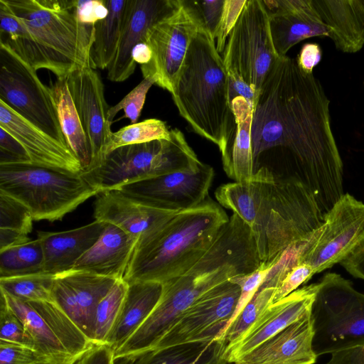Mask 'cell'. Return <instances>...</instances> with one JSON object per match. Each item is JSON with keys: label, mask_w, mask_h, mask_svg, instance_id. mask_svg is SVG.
<instances>
[{"label": "cell", "mask_w": 364, "mask_h": 364, "mask_svg": "<svg viewBox=\"0 0 364 364\" xmlns=\"http://www.w3.org/2000/svg\"><path fill=\"white\" fill-rule=\"evenodd\" d=\"M181 4V0H130L117 51L107 68V78L110 81L123 82L134 73L136 65L132 55L134 48L146 42L148 30Z\"/></svg>", "instance_id": "obj_19"}, {"label": "cell", "mask_w": 364, "mask_h": 364, "mask_svg": "<svg viewBox=\"0 0 364 364\" xmlns=\"http://www.w3.org/2000/svg\"><path fill=\"white\" fill-rule=\"evenodd\" d=\"M255 215L250 227L261 262L269 263L292 243L323 223V215L300 183L254 173Z\"/></svg>", "instance_id": "obj_4"}, {"label": "cell", "mask_w": 364, "mask_h": 364, "mask_svg": "<svg viewBox=\"0 0 364 364\" xmlns=\"http://www.w3.org/2000/svg\"><path fill=\"white\" fill-rule=\"evenodd\" d=\"M340 264L353 277L364 280V243Z\"/></svg>", "instance_id": "obj_52"}, {"label": "cell", "mask_w": 364, "mask_h": 364, "mask_svg": "<svg viewBox=\"0 0 364 364\" xmlns=\"http://www.w3.org/2000/svg\"><path fill=\"white\" fill-rule=\"evenodd\" d=\"M49 87L67 143L85 171L90 165L91 154L80 117L68 87L67 79L57 80Z\"/></svg>", "instance_id": "obj_31"}, {"label": "cell", "mask_w": 364, "mask_h": 364, "mask_svg": "<svg viewBox=\"0 0 364 364\" xmlns=\"http://www.w3.org/2000/svg\"><path fill=\"white\" fill-rule=\"evenodd\" d=\"M229 93L231 101L234 97L240 96L254 104L257 98V95L249 85L242 81L230 78Z\"/></svg>", "instance_id": "obj_53"}, {"label": "cell", "mask_w": 364, "mask_h": 364, "mask_svg": "<svg viewBox=\"0 0 364 364\" xmlns=\"http://www.w3.org/2000/svg\"><path fill=\"white\" fill-rule=\"evenodd\" d=\"M0 364H42L37 353L27 347L0 341Z\"/></svg>", "instance_id": "obj_46"}, {"label": "cell", "mask_w": 364, "mask_h": 364, "mask_svg": "<svg viewBox=\"0 0 364 364\" xmlns=\"http://www.w3.org/2000/svg\"><path fill=\"white\" fill-rule=\"evenodd\" d=\"M171 95L193 130L223 154L236 127L229 77L215 41L203 28L189 46Z\"/></svg>", "instance_id": "obj_3"}, {"label": "cell", "mask_w": 364, "mask_h": 364, "mask_svg": "<svg viewBox=\"0 0 364 364\" xmlns=\"http://www.w3.org/2000/svg\"><path fill=\"white\" fill-rule=\"evenodd\" d=\"M33 216L21 203L0 191V228L28 235L33 228Z\"/></svg>", "instance_id": "obj_39"}, {"label": "cell", "mask_w": 364, "mask_h": 364, "mask_svg": "<svg viewBox=\"0 0 364 364\" xmlns=\"http://www.w3.org/2000/svg\"><path fill=\"white\" fill-rule=\"evenodd\" d=\"M26 27L57 80L90 67L95 27L78 20L75 0H2Z\"/></svg>", "instance_id": "obj_5"}, {"label": "cell", "mask_w": 364, "mask_h": 364, "mask_svg": "<svg viewBox=\"0 0 364 364\" xmlns=\"http://www.w3.org/2000/svg\"><path fill=\"white\" fill-rule=\"evenodd\" d=\"M277 258V257L269 263L261 262L259 268L251 273L238 275L230 279L231 281L240 287V295L231 318L220 333L237 318L246 305L251 301L262 286L269 271L275 264Z\"/></svg>", "instance_id": "obj_40"}, {"label": "cell", "mask_w": 364, "mask_h": 364, "mask_svg": "<svg viewBox=\"0 0 364 364\" xmlns=\"http://www.w3.org/2000/svg\"><path fill=\"white\" fill-rule=\"evenodd\" d=\"M275 288L259 287L237 318L214 340L228 347L244 334L266 309L274 303Z\"/></svg>", "instance_id": "obj_37"}, {"label": "cell", "mask_w": 364, "mask_h": 364, "mask_svg": "<svg viewBox=\"0 0 364 364\" xmlns=\"http://www.w3.org/2000/svg\"><path fill=\"white\" fill-rule=\"evenodd\" d=\"M155 84L150 77H144L132 90H131L117 105L109 107L108 117L112 122L114 117L120 111L124 112V117L129 119L131 124L136 123L143 109L146 95L151 87Z\"/></svg>", "instance_id": "obj_42"}, {"label": "cell", "mask_w": 364, "mask_h": 364, "mask_svg": "<svg viewBox=\"0 0 364 364\" xmlns=\"http://www.w3.org/2000/svg\"><path fill=\"white\" fill-rule=\"evenodd\" d=\"M202 28L188 1L158 21L147 31L146 42L152 51L151 60L141 65L143 77L172 93L189 46Z\"/></svg>", "instance_id": "obj_12"}, {"label": "cell", "mask_w": 364, "mask_h": 364, "mask_svg": "<svg viewBox=\"0 0 364 364\" xmlns=\"http://www.w3.org/2000/svg\"><path fill=\"white\" fill-rule=\"evenodd\" d=\"M74 364H115L114 350L108 344L96 345Z\"/></svg>", "instance_id": "obj_50"}, {"label": "cell", "mask_w": 364, "mask_h": 364, "mask_svg": "<svg viewBox=\"0 0 364 364\" xmlns=\"http://www.w3.org/2000/svg\"><path fill=\"white\" fill-rule=\"evenodd\" d=\"M311 312V311H310ZM310 313L267 339L235 364H314Z\"/></svg>", "instance_id": "obj_21"}, {"label": "cell", "mask_w": 364, "mask_h": 364, "mask_svg": "<svg viewBox=\"0 0 364 364\" xmlns=\"http://www.w3.org/2000/svg\"><path fill=\"white\" fill-rule=\"evenodd\" d=\"M43 250L38 238L0 250V278L43 272Z\"/></svg>", "instance_id": "obj_35"}, {"label": "cell", "mask_w": 364, "mask_h": 364, "mask_svg": "<svg viewBox=\"0 0 364 364\" xmlns=\"http://www.w3.org/2000/svg\"><path fill=\"white\" fill-rule=\"evenodd\" d=\"M0 100L41 130L69 147L49 86L29 63L0 42ZM70 148V147H69Z\"/></svg>", "instance_id": "obj_11"}, {"label": "cell", "mask_w": 364, "mask_h": 364, "mask_svg": "<svg viewBox=\"0 0 364 364\" xmlns=\"http://www.w3.org/2000/svg\"><path fill=\"white\" fill-rule=\"evenodd\" d=\"M235 130L228 147L222 154L226 175L235 182H249L254 175L251 149V125L254 104L244 97L232 99Z\"/></svg>", "instance_id": "obj_26"}, {"label": "cell", "mask_w": 364, "mask_h": 364, "mask_svg": "<svg viewBox=\"0 0 364 364\" xmlns=\"http://www.w3.org/2000/svg\"><path fill=\"white\" fill-rule=\"evenodd\" d=\"M315 274L313 268L304 263L294 267L279 283L275 289L274 302L287 296L301 284L307 282Z\"/></svg>", "instance_id": "obj_45"}, {"label": "cell", "mask_w": 364, "mask_h": 364, "mask_svg": "<svg viewBox=\"0 0 364 364\" xmlns=\"http://www.w3.org/2000/svg\"><path fill=\"white\" fill-rule=\"evenodd\" d=\"M336 48L347 53L364 46V0H312Z\"/></svg>", "instance_id": "obj_25"}, {"label": "cell", "mask_w": 364, "mask_h": 364, "mask_svg": "<svg viewBox=\"0 0 364 364\" xmlns=\"http://www.w3.org/2000/svg\"><path fill=\"white\" fill-rule=\"evenodd\" d=\"M230 274L213 259L202 257L183 274L161 284L160 298L146 320L114 351L115 362L134 361L149 353L174 321L203 294Z\"/></svg>", "instance_id": "obj_8"}, {"label": "cell", "mask_w": 364, "mask_h": 364, "mask_svg": "<svg viewBox=\"0 0 364 364\" xmlns=\"http://www.w3.org/2000/svg\"><path fill=\"white\" fill-rule=\"evenodd\" d=\"M326 364H364V346L334 352Z\"/></svg>", "instance_id": "obj_51"}, {"label": "cell", "mask_w": 364, "mask_h": 364, "mask_svg": "<svg viewBox=\"0 0 364 364\" xmlns=\"http://www.w3.org/2000/svg\"><path fill=\"white\" fill-rule=\"evenodd\" d=\"M0 191L24 205L34 220L50 222L98 194L82 173L32 163L0 164Z\"/></svg>", "instance_id": "obj_6"}, {"label": "cell", "mask_w": 364, "mask_h": 364, "mask_svg": "<svg viewBox=\"0 0 364 364\" xmlns=\"http://www.w3.org/2000/svg\"><path fill=\"white\" fill-rule=\"evenodd\" d=\"M247 0H225L223 14L216 33V49L224 51L230 33L234 28Z\"/></svg>", "instance_id": "obj_44"}, {"label": "cell", "mask_w": 364, "mask_h": 364, "mask_svg": "<svg viewBox=\"0 0 364 364\" xmlns=\"http://www.w3.org/2000/svg\"><path fill=\"white\" fill-rule=\"evenodd\" d=\"M269 12L272 43L279 56L300 41L316 36L328 37V29L312 0H262Z\"/></svg>", "instance_id": "obj_18"}, {"label": "cell", "mask_w": 364, "mask_h": 364, "mask_svg": "<svg viewBox=\"0 0 364 364\" xmlns=\"http://www.w3.org/2000/svg\"><path fill=\"white\" fill-rule=\"evenodd\" d=\"M55 275L67 285L77 301L84 319L85 334L91 339L97 306L117 279L75 269Z\"/></svg>", "instance_id": "obj_30"}, {"label": "cell", "mask_w": 364, "mask_h": 364, "mask_svg": "<svg viewBox=\"0 0 364 364\" xmlns=\"http://www.w3.org/2000/svg\"><path fill=\"white\" fill-rule=\"evenodd\" d=\"M310 316L317 357L364 346V294L340 274L328 272L318 282Z\"/></svg>", "instance_id": "obj_9"}, {"label": "cell", "mask_w": 364, "mask_h": 364, "mask_svg": "<svg viewBox=\"0 0 364 364\" xmlns=\"http://www.w3.org/2000/svg\"><path fill=\"white\" fill-rule=\"evenodd\" d=\"M134 61L141 65L148 64L152 58V51L146 42L137 44L132 50Z\"/></svg>", "instance_id": "obj_55"}, {"label": "cell", "mask_w": 364, "mask_h": 364, "mask_svg": "<svg viewBox=\"0 0 364 364\" xmlns=\"http://www.w3.org/2000/svg\"><path fill=\"white\" fill-rule=\"evenodd\" d=\"M97 196L95 219L114 225L137 240L177 213L149 206L118 189Z\"/></svg>", "instance_id": "obj_22"}, {"label": "cell", "mask_w": 364, "mask_h": 364, "mask_svg": "<svg viewBox=\"0 0 364 364\" xmlns=\"http://www.w3.org/2000/svg\"><path fill=\"white\" fill-rule=\"evenodd\" d=\"M128 284L122 314L107 343L114 351L146 320L161 294L162 285L158 282H134Z\"/></svg>", "instance_id": "obj_27"}, {"label": "cell", "mask_w": 364, "mask_h": 364, "mask_svg": "<svg viewBox=\"0 0 364 364\" xmlns=\"http://www.w3.org/2000/svg\"><path fill=\"white\" fill-rule=\"evenodd\" d=\"M0 127L13 136L36 165L82 173L81 164L72 150L20 116L0 100Z\"/></svg>", "instance_id": "obj_20"}, {"label": "cell", "mask_w": 364, "mask_h": 364, "mask_svg": "<svg viewBox=\"0 0 364 364\" xmlns=\"http://www.w3.org/2000/svg\"><path fill=\"white\" fill-rule=\"evenodd\" d=\"M224 344L217 341L188 343L146 353L130 364H230Z\"/></svg>", "instance_id": "obj_33"}, {"label": "cell", "mask_w": 364, "mask_h": 364, "mask_svg": "<svg viewBox=\"0 0 364 364\" xmlns=\"http://www.w3.org/2000/svg\"><path fill=\"white\" fill-rule=\"evenodd\" d=\"M318 79L296 60L280 57L254 103L251 149L254 173L294 181L313 196L323 215L343 193V166Z\"/></svg>", "instance_id": "obj_1"}, {"label": "cell", "mask_w": 364, "mask_h": 364, "mask_svg": "<svg viewBox=\"0 0 364 364\" xmlns=\"http://www.w3.org/2000/svg\"><path fill=\"white\" fill-rule=\"evenodd\" d=\"M107 16L96 22L90 50V68L105 70L112 62L119 44L129 13L130 0H105Z\"/></svg>", "instance_id": "obj_29"}, {"label": "cell", "mask_w": 364, "mask_h": 364, "mask_svg": "<svg viewBox=\"0 0 364 364\" xmlns=\"http://www.w3.org/2000/svg\"><path fill=\"white\" fill-rule=\"evenodd\" d=\"M29 240L30 238L25 234L0 228V250L23 244Z\"/></svg>", "instance_id": "obj_54"}, {"label": "cell", "mask_w": 364, "mask_h": 364, "mask_svg": "<svg viewBox=\"0 0 364 364\" xmlns=\"http://www.w3.org/2000/svg\"><path fill=\"white\" fill-rule=\"evenodd\" d=\"M138 240L119 228L105 223L97 241L72 269L123 279Z\"/></svg>", "instance_id": "obj_23"}, {"label": "cell", "mask_w": 364, "mask_h": 364, "mask_svg": "<svg viewBox=\"0 0 364 364\" xmlns=\"http://www.w3.org/2000/svg\"><path fill=\"white\" fill-rule=\"evenodd\" d=\"M105 223L93 222L60 232L38 231L44 262L43 272L55 275L73 268L77 260L97 241Z\"/></svg>", "instance_id": "obj_24"}, {"label": "cell", "mask_w": 364, "mask_h": 364, "mask_svg": "<svg viewBox=\"0 0 364 364\" xmlns=\"http://www.w3.org/2000/svg\"><path fill=\"white\" fill-rule=\"evenodd\" d=\"M129 284L124 279L114 283L97 306L92 328L91 339L97 345L107 344L122 314Z\"/></svg>", "instance_id": "obj_34"}, {"label": "cell", "mask_w": 364, "mask_h": 364, "mask_svg": "<svg viewBox=\"0 0 364 364\" xmlns=\"http://www.w3.org/2000/svg\"><path fill=\"white\" fill-rule=\"evenodd\" d=\"M75 7L80 22L90 27H95L96 22L108 14L105 0H77L75 1Z\"/></svg>", "instance_id": "obj_48"}, {"label": "cell", "mask_w": 364, "mask_h": 364, "mask_svg": "<svg viewBox=\"0 0 364 364\" xmlns=\"http://www.w3.org/2000/svg\"><path fill=\"white\" fill-rule=\"evenodd\" d=\"M67 83L90 151V165L85 171H92L105 159L112 134L104 85L98 72L90 67L72 72Z\"/></svg>", "instance_id": "obj_16"}, {"label": "cell", "mask_w": 364, "mask_h": 364, "mask_svg": "<svg viewBox=\"0 0 364 364\" xmlns=\"http://www.w3.org/2000/svg\"><path fill=\"white\" fill-rule=\"evenodd\" d=\"M240 295V287L230 279L212 288L174 321L149 353L213 341L231 318Z\"/></svg>", "instance_id": "obj_13"}, {"label": "cell", "mask_w": 364, "mask_h": 364, "mask_svg": "<svg viewBox=\"0 0 364 364\" xmlns=\"http://www.w3.org/2000/svg\"><path fill=\"white\" fill-rule=\"evenodd\" d=\"M0 326V341L20 345L36 351L34 342L24 324L2 296H1Z\"/></svg>", "instance_id": "obj_41"}, {"label": "cell", "mask_w": 364, "mask_h": 364, "mask_svg": "<svg viewBox=\"0 0 364 364\" xmlns=\"http://www.w3.org/2000/svg\"><path fill=\"white\" fill-rule=\"evenodd\" d=\"M54 278L44 272L0 278V289L26 302L53 301Z\"/></svg>", "instance_id": "obj_36"}, {"label": "cell", "mask_w": 364, "mask_h": 364, "mask_svg": "<svg viewBox=\"0 0 364 364\" xmlns=\"http://www.w3.org/2000/svg\"><path fill=\"white\" fill-rule=\"evenodd\" d=\"M31 163L23 146L0 127V164Z\"/></svg>", "instance_id": "obj_47"}, {"label": "cell", "mask_w": 364, "mask_h": 364, "mask_svg": "<svg viewBox=\"0 0 364 364\" xmlns=\"http://www.w3.org/2000/svg\"><path fill=\"white\" fill-rule=\"evenodd\" d=\"M170 136L171 129L166 122L158 119H147L131 124L112 132L107 147L106 156L122 146L168 139Z\"/></svg>", "instance_id": "obj_38"}, {"label": "cell", "mask_w": 364, "mask_h": 364, "mask_svg": "<svg viewBox=\"0 0 364 364\" xmlns=\"http://www.w3.org/2000/svg\"><path fill=\"white\" fill-rule=\"evenodd\" d=\"M0 292L1 296L20 318L31 336L42 364L75 363L47 323L29 303L16 298L1 289Z\"/></svg>", "instance_id": "obj_28"}, {"label": "cell", "mask_w": 364, "mask_h": 364, "mask_svg": "<svg viewBox=\"0 0 364 364\" xmlns=\"http://www.w3.org/2000/svg\"><path fill=\"white\" fill-rule=\"evenodd\" d=\"M322 57L320 46L316 43H306L303 45L296 60L300 70L305 74H313V70Z\"/></svg>", "instance_id": "obj_49"}, {"label": "cell", "mask_w": 364, "mask_h": 364, "mask_svg": "<svg viewBox=\"0 0 364 364\" xmlns=\"http://www.w3.org/2000/svg\"><path fill=\"white\" fill-rule=\"evenodd\" d=\"M228 220L209 197L176 213L138 240L123 279L163 284L180 276L208 251Z\"/></svg>", "instance_id": "obj_2"}, {"label": "cell", "mask_w": 364, "mask_h": 364, "mask_svg": "<svg viewBox=\"0 0 364 364\" xmlns=\"http://www.w3.org/2000/svg\"><path fill=\"white\" fill-rule=\"evenodd\" d=\"M201 163L182 132L173 129L168 139L119 147L100 167L82 173L99 194L146 178L196 168Z\"/></svg>", "instance_id": "obj_7"}, {"label": "cell", "mask_w": 364, "mask_h": 364, "mask_svg": "<svg viewBox=\"0 0 364 364\" xmlns=\"http://www.w3.org/2000/svg\"><path fill=\"white\" fill-rule=\"evenodd\" d=\"M28 303L47 323L75 362L97 345L55 301Z\"/></svg>", "instance_id": "obj_32"}, {"label": "cell", "mask_w": 364, "mask_h": 364, "mask_svg": "<svg viewBox=\"0 0 364 364\" xmlns=\"http://www.w3.org/2000/svg\"><path fill=\"white\" fill-rule=\"evenodd\" d=\"M196 13L203 30L215 41L225 0L188 1Z\"/></svg>", "instance_id": "obj_43"}, {"label": "cell", "mask_w": 364, "mask_h": 364, "mask_svg": "<svg viewBox=\"0 0 364 364\" xmlns=\"http://www.w3.org/2000/svg\"><path fill=\"white\" fill-rule=\"evenodd\" d=\"M318 282L298 288L274 302L232 345L224 350L223 358L234 363L267 339L310 313Z\"/></svg>", "instance_id": "obj_17"}, {"label": "cell", "mask_w": 364, "mask_h": 364, "mask_svg": "<svg viewBox=\"0 0 364 364\" xmlns=\"http://www.w3.org/2000/svg\"><path fill=\"white\" fill-rule=\"evenodd\" d=\"M214 174L213 168L202 162L196 168L138 181L118 190L149 206L178 212L193 208L208 198Z\"/></svg>", "instance_id": "obj_15"}, {"label": "cell", "mask_w": 364, "mask_h": 364, "mask_svg": "<svg viewBox=\"0 0 364 364\" xmlns=\"http://www.w3.org/2000/svg\"><path fill=\"white\" fill-rule=\"evenodd\" d=\"M224 51L229 78L245 82L258 96L280 58L272 43L269 12L262 0H247Z\"/></svg>", "instance_id": "obj_10"}, {"label": "cell", "mask_w": 364, "mask_h": 364, "mask_svg": "<svg viewBox=\"0 0 364 364\" xmlns=\"http://www.w3.org/2000/svg\"><path fill=\"white\" fill-rule=\"evenodd\" d=\"M323 232L302 258L315 274L341 263L364 243V203L344 193L323 215Z\"/></svg>", "instance_id": "obj_14"}]
</instances>
